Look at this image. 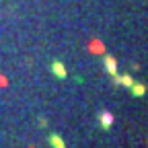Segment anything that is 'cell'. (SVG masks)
<instances>
[{
	"mask_svg": "<svg viewBox=\"0 0 148 148\" xmlns=\"http://www.w3.org/2000/svg\"><path fill=\"white\" fill-rule=\"evenodd\" d=\"M53 70H56V74H60V76H66V72H64V68L60 64H53Z\"/></svg>",
	"mask_w": 148,
	"mask_h": 148,
	"instance_id": "cell-2",
	"label": "cell"
},
{
	"mask_svg": "<svg viewBox=\"0 0 148 148\" xmlns=\"http://www.w3.org/2000/svg\"><path fill=\"white\" fill-rule=\"evenodd\" d=\"M51 146L53 148H64V144H62V140L58 136H51Z\"/></svg>",
	"mask_w": 148,
	"mask_h": 148,
	"instance_id": "cell-1",
	"label": "cell"
},
{
	"mask_svg": "<svg viewBox=\"0 0 148 148\" xmlns=\"http://www.w3.org/2000/svg\"><path fill=\"white\" fill-rule=\"evenodd\" d=\"M136 88H134V92H136V95H142V92H144V88H142V84H134Z\"/></svg>",
	"mask_w": 148,
	"mask_h": 148,
	"instance_id": "cell-3",
	"label": "cell"
},
{
	"mask_svg": "<svg viewBox=\"0 0 148 148\" xmlns=\"http://www.w3.org/2000/svg\"><path fill=\"white\" fill-rule=\"evenodd\" d=\"M111 123V117L109 115H103V125H109Z\"/></svg>",
	"mask_w": 148,
	"mask_h": 148,
	"instance_id": "cell-4",
	"label": "cell"
}]
</instances>
